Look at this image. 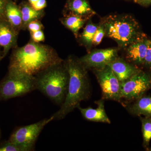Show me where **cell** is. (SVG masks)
<instances>
[{"label": "cell", "instance_id": "obj_1", "mask_svg": "<svg viewBox=\"0 0 151 151\" xmlns=\"http://www.w3.org/2000/svg\"><path fill=\"white\" fill-rule=\"evenodd\" d=\"M53 47L32 40L12 49L8 73L35 77L48 68L63 61Z\"/></svg>", "mask_w": 151, "mask_h": 151}, {"label": "cell", "instance_id": "obj_2", "mask_svg": "<svg viewBox=\"0 0 151 151\" xmlns=\"http://www.w3.org/2000/svg\"><path fill=\"white\" fill-rule=\"evenodd\" d=\"M64 63L69 75L67 93L59 110L52 116L54 120L65 118L77 108L82 101L88 99L90 95L87 69L79 58L70 55Z\"/></svg>", "mask_w": 151, "mask_h": 151}, {"label": "cell", "instance_id": "obj_3", "mask_svg": "<svg viewBox=\"0 0 151 151\" xmlns=\"http://www.w3.org/2000/svg\"><path fill=\"white\" fill-rule=\"evenodd\" d=\"M35 77L37 89L61 106L66 97L69 82L64 60L48 68Z\"/></svg>", "mask_w": 151, "mask_h": 151}, {"label": "cell", "instance_id": "obj_4", "mask_svg": "<svg viewBox=\"0 0 151 151\" xmlns=\"http://www.w3.org/2000/svg\"><path fill=\"white\" fill-rule=\"evenodd\" d=\"M105 34L122 47H126L142 35L139 24L129 15H110L102 22Z\"/></svg>", "mask_w": 151, "mask_h": 151}, {"label": "cell", "instance_id": "obj_5", "mask_svg": "<svg viewBox=\"0 0 151 151\" xmlns=\"http://www.w3.org/2000/svg\"><path fill=\"white\" fill-rule=\"evenodd\" d=\"M37 89L36 78L8 73L0 81V101L21 97Z\"/></svg>", "mask_w": 151, "mask_h": 151}, {"label": "cell", "instance_id": "obj_6", "mask_svg": "<svg viewBox=\"0 0 151 151\" xmlns=\"http://www.w3.org/2000/svg\"><path fill=\"white\" fill-rule=\"evenodd\" d=\"M53 120L54 118L52 116L49 119L35 124L19 127L13 132L8 141L24 149L25 151H33L36 142L43 128Z\"/></svg>", "mask_w": 151, "mask_h": 151}, {"label": "cell", "instance_id": "obj_7", "mask_svg": "<svg viewBox=\"0 0 151 151\" xmlns=\"http://www.w3.org/2000/svg\"><path fill=\"white\" fill-rule=\"evenodd\" d=\"M151 89V76L142 70L127 81L121 83L120 98L122 100H137Z\"/></svg>", "mask_w": 151, "mask_h": 151}, {"label": "cell", "instance_id": "obj_8", "mask_svg": "<svg viewBox=\"0 0 151 151\" xmlns=\"http://www.w3.org/2000/svg\"><path fill=\"white\" fill-rule=\"evenodd\" d=\"M94 73L102 89L103 100L121 103V83L108 65L94 69Z\"/></svg>", "mask_w": 151, "mask_h": 151}, {"label": "cell", "instance_id": "obj_9", "mask_svg": "<svg viewBox=\"0 0 151 151\" xmlns=\"http://www.w3.org/2000/svg\"><path fill=\"white\" fill-rule=\"evenodd\" d=\"M118 50L114 48L97 50L89 52L88 54L79 58L86 67L94 69L102 68L117 58Z\"/></svg>", "mask_w": 151, "mask_h": 151}, {"label": "cell", "instance_id": "obj_10", "mask_svg": "<svg viewBox=\"0 0 151 151\" xmlns=\"http://www.w3.org/2000/svg\"><path fill=\"white\" fill-rule=\"evenodd\" d=\"M19 34L5 19L0 18V48L3 49V58L11 49L18 46Z\"/></svg>", "mask_w": 151, "mask_h": 151}, {"label": "cell", "instance_id": "obj_11", "mask_svg": "<svg viewBox=\"0 0 151 151\" xmlns=\"http://www.w3.org/2000/svg\"><path fill=\"white\" fill-rule=\"evenodd\" d=\"M148 40L143 34L128 46L127 57L130 61L137 65H144Z\"/></svg>", "mask_w": 151, "mask_h": 151}, {"label": "cell", "instance_id": "obj_12", "mask_svg": "<svg viewBox=\"0 0 151 151\" xmlns=\"http://www.w3.org/2000/svg\"><path fill=\"white\" fill-rule=\"evenodd\" d=\"M108 65L121 83L127 81L141 70L135 65L118 58Z\"/></svg>", "mask_w": 151, "mask_h": 151}, {"label": "cell", "instance_id": "obj_13", "mask_svg": "<svg viewBox=\"0 0 151 151\" xmlns=\"http://www.w3.org/2000/svg\"><path fill=\"white\" fill-rule=\"evenodd\" d=\"M95 103L97 105V108L95 109L91 107L82 108L80 105L77 108L80 111L83 118L87 121L111 124V121L105 112L104 100L101 99L95 101Z\"/></svg>", "mask_w": 151, "mask_h": 151}, {"label": "cell", "instance_id": "obj_14", "mask_svg": "<svg viewBox=\"0 0 151 151\" xmlns=\"http://www.w3.org/2000/svg\"><path fill=\"white\" fill-rule=\"evenodd\" d=\"M65 9L69 13L68 15L77 16L88 19L95 14L88 0H67Z\"/></svg>", "mask_w": 151, "mask_h": 151}, {"label": "cell", "instance_id": "obj_15", "mask_svg": "<svg viewBox=\"0 0 151 151\" xmlns=\"http://www.w3.org/2000/svg\"><path fill=\"white\" fill-rule=\"evenodd\" d=\"M4 18L18 32L22 30V14L19 6L12 0H8L5 8Z\"/></svg>", "mask_w": 151, "mask_h": 151}, {"label": "cell", "instance_id": "obj_16", "mask_svg": "<svg viewBox=\"0 0 151 151\" xmlns=\"http://www.w3.org/2000/svg\"><path fill=\"white\" fill-rule=\"evenodd\" d=\"M22 14V30H25L31 22L42 19L45 14L44 10L37 11L29 2H23L19 6Z\"/></svg>", "mask_w": 151, "mask_h": 151}, {"label": "cell", "instance_id": "obj_17", "mask_svg": "<svg viewBox=\"0 0 151 151\" xmlns=\"http://www.w3.org/2000/svg\"><path fill=\"white\" fill-rule=\"evenodd\" d=\"M128 110L134 116L151 117V97L143 95L135 100L134 103L129 106Z\"/></svg>", "mask_w": 151, "mask_h": 151}, {"label": "cell", "instance_id": "obj_18", "mask_svg": "<svg viewBox=\"0 0 151 151\" xmlns=\"http://www.w3.org/2000/svg\"><path fill=\"white\" fill-rule=\"evenodd\" d=\"M60 20L61 24L71 31L75 37L77 38L79 30L83 27L88 19L73 15H66Z\"/></svg>", "mask_w": 151, "mask_h": 151}, {"label": "cell", "instance_id": "obj_19", "mask_svg": "<svg viewBox=\"0 0 151 151\" xmlns=\"http://www.w3.org/2000/svg\"><path fill=\"white\" fill-rule=\"evenodd\" d=\"M98 26L89 21L84 27L83 32L79 36V41L81 45L86 47L89 52L90 49L93 45L92 40L95 31Z\"/></svg>", "mask_w": 151, "mask_h": 151}, {"label": "cell", "instance_id": "obj_20", "mask_svg": "<svg viewBox=\"0 0 151 151\" xmlns=\"http://www.w3.org/2000/svg\"><path fill=\"white\" fill-rule=\"evenodd\" d=\"M142 123V131L143 139V145L148 151L151 139V117L139 116Z\"/></svg>", "mask_w": 151, "mask_h": 151}, {"label": "cell", "instance_id": "obj_21", "mask_svg": "<svg viewBox=\"0 0 151 151\" xmlns=\"http://www.w3.org/2000/svg\"><path fill=\"white\" fill-rule=\"evenodd\" d=\"M0 151H25L24 149L8 140L0 143Z\"/></svg>", "mask_w": 151, "mask_h": 151}, {"label": "cell", "instance_id": "obj_22", "mask_svg": "<svg viewBox=\"0 0 151 151\" xmlns=\"http://www.w3.org/2000/svg\"><path fill=\"white\" fill-rule=\"evenodd\" d=\"M105 34V30L103 25L101 24L98 26L94 33L92 44L94 45H98L102 41L103 37Z\"/></svg>", "mask_w": 151, "mask_h": 151}, {"label": "cell", "instance_id": "obj_23", "mask_svg": "<svg viewBox=\"0 0 151 151\" xmlns=\"http://www.w3.org/2000/svg\"><path fill=\"white\" fill-rule=\"evenodd\" d=\"M44 28V27L40 20H37L31 22L28 24L27 27V29L29 31L30 34L37 31L43 30Z\"/></svg>", "mask_w": 151, "mask_h": 151}, {"label": "cell", "instance_id": "obj_24", "mask_svg": "<svg viewBox=\"0 0 151 151\" xmlns=\"http://www.w3.org/2000/svg\"><path fill=\"white\" fill-rule=\"evenodd\" d=\"M31 36V40L37 43H40L45 40V37L42 30H39L35 32L30 34Z\"/></svg>", "mask_w": 151, "mask_h": 151}, {"label": "cell", "instance_id": "obj_25", "mask_svg": "<svg viewBox=\"0 0 151 151\" xmlns=\"http://www.w3.org/2000/svg\"><path fill=\"white\" fill-rule=\"evenodd\" d=\"M144 65L151 70V40L149 39L148 41L147 48Z\"/></svg>", "mask_w": 151, "mask_h": 151}, {"label": "cell", "instance_id": "obj_26", "mask_svg": "<svg viewBox=\"0 0 151 151\" xmlns=\"http://www.w3.org/2000/svg\"><path fill=\"white\" fill-rule=\"evenodd\" d=\"M47 6V4L46 0H38L32 7L36 10L40 11L43 10Z\"/></svg>", "mask_w": 151, "mask_h": 151}, {"label": "cell", "instance_id": "obj_27", "mask_svg": "<svg viewBox=\"0 0 151 151\" xmlns=\"http://www.w3.org/2000/svg\"><path fill=\"white\" fill-rule=\"evenodd\" d=\"M8 0H0V18H4L5 8Z\"/></svg>", "mask_w": 151, "mask_h": 151}, {"label": "cell", "instance_id": "obj_28", "mask_svg": "<svg viewBox=\"0 0 151 151\" xmlns=\"http://www.w3.org/2000/svg\"><path fill=\"white\" fill-rule=\"evenodd\" d=\"M134 1L143 6H148L151 5V0H134Z\"/></svg>", "mask_w": 151, "mask_h": 151}, {"label": "cell", "instance_id": "obj_29", "mask_svg": "<svg viewBox=\"0 0 151 151\" xmlns=\"http://www.w3.org/2000/svg\"><path fill=\"white\" fill-rule=\"evenodd\" d=\"M38 1V0H28V2L31 5L33 6Z\"/></svg>", "mask_w": 151, "mask_h": 151}, {"label": "cell", "instance_id": "obj_30", "mask_svg": "<svg viewBox=\"0 0 151 151\" xmlns=\"http://www.w3.org/2000/svg\"><path fill=\"white\" fill-rule=\"evenodd\" d=\"M2 59H3L2 51H1V48H0V61Z\"/></svg>", "mask_w": 151, "mask_h": 151}, {"label": "cell", "instance_id": "obj_31", "mask_svg": "<svg viewBox=\"0 0 151 151\" xmlns=\"http://www.w3.org/2000/svg\"><path fill=\"white\" fill-rule=\"evenodd\" d=\"M148 151H151V147L150 148H149Z\"/></svg>", "mask_w": 151, "mask_h": 151}, {"label": "cell", "instance_id": "obj_32", "mask_svg": "<svg viewBox=\"0 0 151 151\" xmlns=\"http://www.w3.org/2000/svg\"><path fill=\"white\" fill-rule=\"evenodd\" d=\"M1 137V129H0V138Z\"/></svg>", "mask_w": 151, "mask_h": 151}]
</instances>
